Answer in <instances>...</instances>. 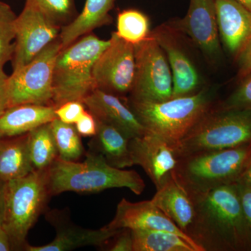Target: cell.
Masks as SVG:
<instances>
[{
  "instance_id": "cell-1",
  "label": "cell",
  "mask_w": 251,
  "mask_h": 251,
  "mask_svg": "<svg viewBox=\"0 0 251 251\" xmlns=\"http://www.w3.org/2000/svg\"><path fill=\"white\" fill-rule=\"evenodd\" d=\"M191 198L194 217L187 235L203 251H248L245 222L236 183Z\"/></svg>"
},
{
  "instance_id": "cell-2",
  "label": "cell",
  "mask_w": 251,
  "mask_h": 251,
  "mask_svg": "<svg viewBox=\"0 0 251 251\" xmlns=\"http://www.w3.org/2000/svg\"><path fill=\"white\" fill-rule=\"evenodd\" d=\"M51 196L64 192L94 193L110 188H126L140 196L145 188L137 172L110 166L100 153L90 151L83 162L67 161L57 157L46 169Z\"/></svg>"
},
{
  "instance_id": "cell-3",
  "label": "cell",
  "mask_w": 251,
  "mask_h": 251,
  "mask_svg": "<svg viewBox=\"0 0 251 251\" xmlns=\"http://www.w3.org/2000/svg\"><path fill=\"white\" fill-rule=\"evenodd\" d=\"M251 163V144L179 157L173 176L191 196L237 182Z\"/></svg>"
},
{
  "instance_id": "cell-4",
  "label": "cell",
  "mask_w": 251,
  "mask_h": 251,
  "mask_svg": "<svg viewBox=\"0 0 251 251\" xmlns=\"http://www.w3.org/2000/svg\"><path fill=\"white\" fill-rule=\"evenodd\" d=\"M214 92L202 88L197 93L158 103L126 101L142 125L173 145L183 139L214 108Z\"/></svg>"
},
{
  "instance_id": "cell-5",
  "label": "cell",
  "mask_w": 251,
  "mask_h": 251,
  "mask_svg": "<svg viewBox=\"0 0 251 251\" xmlns=\"http://www.w3.org/2000/svg\"><path fill=\"white\" fill-rule=\"evenodd\" d=\"M94 34H86L59 52L53 69L52 106L66 102H82L96 90L93 77L94 63L110 45Z\"/></svg>"
},
{
  "instance_id": "cell-6",
  "label": "cell",
  "mask_w": 251,
  "mask_h": 251,
  "mask_svg": "<svg viewBox=\"0 0 251 251\" xmlns=\"http://www.w3.org/2000/svg\"><path fill=\"white\" fill-rule=\"evenodd\" d=\"M251 144V110L215 107L175 145L177 158Z\"/></svg>"
},
{
  "instance_id": "cell-7",
  "label": "cell",
  "mask_w": 251,
  "mask_h": 251,
  "mask_svg": "<svg viewBox=\"0 0 251 251\" xmlns=\"http://www.w3.org/2000/svg\"><path fill=\"white\" fill-rule=\"evenodd\" d=\"M51 197L46 170L5 183L2 226L9 233L13 248L24 249L29 231L45 209Z\"/></svg>"
},
{
  "instance_id": "cell-8",
  "label": "cell",
  "mask_w": 251,
  "mask_h": 251,
  "mask_svg": "<svg viewBox=\"0 0 251 251\" xmlns=\"http://www.w3.org/2000/svg\"><path fill=\"white\" fill-rule=\"evenodd\" d=\"M135 46V74L130 100L158 103L173 98V76L166 54L154 37Z\"/></svg>"
},
{
  "instance_id": "cell-9",
  "label": "cell",
  "mask_w": 251,
  "mask_h": 251,
  "mask_svg": "<svg viewBox=\"0 0 251 251\" xmlns=\"http://www.w3.org/2000/svg\"><path fill=\"white\" fill-rule=\"evenodd\" d=\"M61 50L58 38L30 62L13 72L8 80L10 107L25 103L52 105L54 66Z\"/></svg>"
},
{
  "instance_id": "cell-10",
  "label": "cell",
  "mask_w": 251,
  "mask_h": 251,
  "mask_svg": "<svg viewBox=\"0 0 251 251\" xmlns=\"http://www.w3.org/2000/svg\"><path fill=\"white\" fill-rule=\"evenodd\" d=\"M61 28L34 0H26L16 20L13 72L30 62L46 46L58 39Z\"/></svg>"
},
{
  "instance_id": "cell-11",
  "label": "cell",
  "mask_w": 251,
  "mask_h": 251,
  "mask_svg": "<svg viewBox=\"0 0 251 251\" xmlns=\"http://www.w3.org/2000/svg\"><path fill=\"white\" fill-rule=\"evenodd\" d=\"M110 45L94 63L96 89L122 97L130 93L135 74V46L112 33Z\"/></svg>"
},
{
  "instance_id": "cell-12",
  "label": "cell",
  "mask_w": 251,
  "mask_h": 251,
  "mask_svg": "<svg viewBox=\"0 0 251 251\" xmlns=\"http://www.w3.org/2000/svg\"><path fill=\"white\" fill-rule=\"evenodd\" d=\"M129 150L133 166L143 168L156 190L173 176L177 156L174 145L161 135L148 130L129 140Z\"/></svg>"
},
{
  "instance_id": "cell-13",
  "label": "cell",
  "mask_w": 251,
  "mask_h": 251,
  "mask_svg": "<svg viewBox=\"0 0 251 251\" xmlns=\"http://www.w3.org/2000/svg\"><path fill=\"white\" fill-rule=\"evenodd\" d=\"M168 25L178 32L189 36L209 60L219 57L221 44L215 0H189L184 18Z\"/></svg>"
},
{
  "instance_id": "cell-14",
  "label": "cell",
  "mask_w": 251,
  "mask_h": 251,
  "mask_svg": "<svg viewBox=\"0 0 251 251\" xmlns=\"http://www.w3.org/2000/svg\"><path fill=\"white\" fill-rule=\"evenodd\" d=\"M151 34L166 54L173 76V98L186 97L201 90L197 69L179 40V32L169 25H162Z\"/></svg>"
},
{
  "instance_id": "cell-15",
  "label": "cell",
  "mask_w": 251,
  "mask_h": 251,
  "mask_svg": "<svg viewBox=\"0 0 251 251\" xmlns=\"http://www.w3.org/2000/svg\"><path fill=\"white\" fill-rule=\"evenodd\" d=\"M103 227L111 230L126 228L168 231L184 238L195 248L196 251H203L151 201L131 202L125 198H122L117 204L115 217Z\"/></svg>"
},
{
  "instance_id": "cell-16",
  "label": "cell",
  "mask_w": 251,
  "mask_h": 251,
  "mask_svg": "<svg viewBox=\"0 0 251 251\" xmlns=\"http://www.w3.org/2000/svg\"><path fill=\"white\" fill-rule=\"evenodd\" d=\"M82 103L97 120L115 127L129 140L148 131L126 102L118 96L96 89Z\"/></svg>"
},
{
  "instance_id": "cell-17",
  "label": "cell",
  "mask_w": 251,
  "mask_h": 251,
  "mask_svg": "<svg viewBox=\"0 0 251 251\" xmlns=\"http://www.w3.org/2000/svg\"><path fill=\"white\" fill-rule=\"evenodd\" d=\"M219 37L237 57L251 38V11L237 0H215Z\"/></svg>"
},
{
  "instance_id": "cell-18",
  "label": "cell",
  "mask_w": 251,
  "mask_h": 251,
  "mask_svg": "<svg viewBox=\"0 0 251 251\" xmlns=\"http://www.w3.org/2000/svg\"><path fill=\"white\" fill-rule=\"evenodd\" d=\"M54 222L57 234L52 242L44 246H31L26 244L27 251H66L78 248L97 246L103 247L119 229L111 230L104 227L99 229H85L73 224Z\"/></svg>"
},
{
  "instance_id": "cell-19",
  "label": "cell",
  "mask_w": 251,
  "mask_h": 251,
  "mask_svg": "<svg viewBox=\"0 0 251 251\" xmlns=\"http://www.w3.org/2000/svg\"><path fill=\"white\" fill-rule=\"evenodd\" d=\"M57 118L52 105L25 103L13 105L0 116V138H12L29 133Z\"/></svg>"
},
{
  "instance_id": "cell-20",
  "label": "cell",
  "mask_w": 251,
  "mask_h": 251,
  "mask_svg": "<svg viewBox=\"0 0 251 251\" xmlns=\"http://www.w3.org/2000/svg\"><path fill=\"white\" fill-rule=\"evenodd\" d=\"M151 202L187 235L194 217V205L189 195L173 176L156 190Z\"/></svg>"
},
{
  "instance_id": "cell-21",
  "label": "cell",
  "mask_w": 251,
  "mask_h": 251,
  "mask_svg": "<svg viewBox=\"0 0 251 251\" xmlns=\"http://www.w3.org/2000/svg\"><path fill=\"white\" fill-rule=\"evenodd\" d=\"M116 0H86L82 12L72 22L61 28L59 39L62 49L71 45L74 41L96 28L111 21L109 12L113 9Z\"/></svg>"
},
{
  "instance_id": "cell-22",
  "label": "cell",
  "mask_w": 251,
  "mask_h": 251,
  "mask_svg": "<svg viewBox=\"0 0 251 251\" xmlns=\"http://www.w3.org/2000/svg\"><path fill=\"white\" fill-rule=\"evenodd\" d=\"M34 170L29 152V133L0 138V181L19 179Z\"/></svg>"
},
{
  "instance_id": "cell-23",
  "label": "cell",
  "mask_w": 251,
  "mask_h": 251,
  "mask_svg": "<svg viewBox=\"0 0 251 251\" xmlns=\"http://www.w3.org/2000/svg\"><path fill=\"white\" fill-rule=\"evenodd\" d=\"M97 122V133L90 141V151L100 153L115 168L125 169L133 166L130 140L115 127L99 120Z\"/></svg>"
},
{
  "instance_id": "cell-24",
  "label": "cell",
  "mask_w": 251,
  "mask_h": 251,
  "mask_svg": "<svg viewBox=\"0 0 251 251\" xmlns=\"http://www.w3.org/2000/svg\"><path fill=\"white\" fill-rule=\"evenodd\" d=\"M133 251H196L178 234L161 229H131Z\"/></svg>"
},
{
  "instance_id": "cell-25",
  "label": "cell",
  "mask_w": 251,
  "mask_h": 251,
  "mask_svg": "<svg viewBox=\"0 0 251 251\" xmlns=\"http://www.w3.org/2000/svg\"><path fill=\"white\" fill-rule=\"evenodd\" d=\"M29 152L35 170H46L58 157L50 123L37 127L29 133Z\"/></svg>"
},
{
  "instance_id": "cell-26",
  "label": "cell",
  "mask_w": 251,
  "mask_h": 251,
  "mask_svg": "<svg viewBox=\"0 0 251 251\" xmlns=\"http://www.w3.org/2000/svg\"><path fill=\"white\" fill-rule=\"evenodd\" d=\"M50 125L59 158L67 161H78L85 153V149L75 125L64 123L57 118Z\"/></svg>"
},
{
  "instance_id": "cell-27",
  "label": "cell",
  "mask_w": 251,
  "mask_h": 251,
  "mask_svg": "<svg viewBox=\"0 0 251 251\" xmlns=\"http://www.w3.org/2000/svg\"><path fill=\"white\" fill-rule=\"evenodd\" d=\"M149 18L136 9H126L117 16V33L124 41L133 46L138 45L150 35Z\"/></svg>"
},
{
  "instance_id": "cell-28",
  "label": "cell",
  "mask_w": 251,
  "mask_h": 251,
  "mask_svg": "<svg viewBox=\"0 0 251 251\" xmlns=\"http://www.w3.org/2000/svg\"><path fill=\"white\" fill-rule=\"evenodd\" d=\"M16 18L11 6L0 1V68H4L14 56Z\"/></svg>"
},
{
  "instance_id": "cell-29",
  "label": "cell",
  "mask_w": 251,
  "mask_h": 251,
  "mask_svg": "<svg viewBox=\"0 0 251 251\" xmlns=\"http://www.w3.org/2000/svg\"><path fill=\"white\" fill-rule=\"evenodd\" d=\"M56 24L61 27L75 18L74 0H34Z\"/></svg>"
},
{
  "instance_id": "cell-30",
  "label": "cell",
  "mask_w": 251,
  "mask_h": 251,
  "mask_svg": "<svg viewBox=\"0 0 251 251\" xmlns=\"http://www.w3.org/2000/svg\"><path fill=\"white\" fill-rule=\"evenodd\" d=\"M240 85L219 107L251 110V72L242 78Z\"/></svg>"
},
{
  "instance_id": "cell-31",
  "label": "cell",
  "mask_w": 251,
  "mask_h": 251,
  "mask_svg": "<svg viewBox=\"0 0 251 251\" xmlns=\"http://www.w3.org/2000/svg\"><path fill=\"white\" fill-rule=\"evenodd\" d=\"M245 222L248 251H251V185L240 179L236 182Z\"/></svg>"
},
{
  "instance_id": "cell-32",
  "label": "cell",
  "mask_w": 251,
  "mask_h": 251,
  "mask_svg": "<svg viewBox=\"0 0 251 251\" xmlns=\"http://www.w3.org/2000/svg\"><path fill=\"white\" fill-rule=\"evenodd\" d=\"M86 110L85 105L81 101L66 102L55 108L57 118L69 125H75Z\"/></svg>"
},
{
  "instance_id": "cell-33",
  "label": "cell",
  "mask_w": 251,
  "mask_h": 251,
  "mask_svg": "<svg viewBox=\"0 0 251 251\" xmlns=\"http://www.w3.org/2000/svg\"><path fill=\"white\" fill-rule=\"evenodd\" d=\"M105 244L108 245V247H105V251H133V237H132L131 229L126 228L119 229L118 232Z\"/></svg>"
},
{
  "instance_id": "cell-34",
  "label": "cell",
  "mask_w": 251,
  "mask_h": 251,
  "mask_svg": "<svg viewBox=\"0 0 251 251\" xmlns=\"http://www.w3.org/2000/svg\"><path fill=\"white\" fill-rule=\"evenodd\" d=\"M74 125L81 136L93 137L97 133V120L87 110Z\"/></svg>"
},
{
  "instance_id": "cell-35",
  "label": "cell",
  "mask_w": 251,
  "mask_h": 251,
  "mask_svg": "<svg viewBox=\"0 0 251 251\" xmlns=\"http://www.w3.org/2000/svg\"><path fill=\"white\" fill-rule=\"evenodd\" d=\"M237 59L239 65L238 75L242 79L251 72V38L237 57Z\"/></svg>"
},
{
  "instance_id": "cell-36",
  "label": "cell",
  "mask_w": 251,
  "mask_h": 251,
  "mask_svg": "<svg viewBox=\"0 0 251 251\" xmlns=\"http://www.w3.org/2000/svg\"><path fill=\"white\" fill-rule=\"evenodd\" d=\"M8 80L9 76L0 68V116L10 107Z\"/></svg>"
},
{
  "instance_id": "cell-37",
  "label": "cell",
  "mask_w": 251,
  "mask_h": 251,
  "mask_svg": "<svg viewBox=\"0 0 251 251\" xmlns=\"http://www.w3.org/2000/svg\"><path fill=\"white\" fill-rule=\"evenodd\" d=\"M12 249V243L9 233L2 226H0V251H9Z\"/></svg>"
},
{
  "instance_id": "cell-38",
  "label": "cell",
  "mask_w": 251,
  "mask_h": 251,
  "mask_svg": "<svg viewBox=\"0 0 251 251\" xmlns=\"http://www.w3.org/2000/svg\"><path fill=\"white\" fill-rule=\"evenodd\" d=\"M5 183L0 181V226H2L4 216Z\"/></svg>"
},
{
  "instance_id": "cell-39",
  "label": "cell",
  "mask_w": 251,
  "mask_h": 251,
  "mask_svg": "<svg viewBox=\"0 0 251 251\" xmlns=\"http://www.w3.org/2000/svg\"><path fill=\"white\" fill-rule=\"evenodd\" d=\"M241 179L245 180L247 182L251 185V163Z\"/></svg>"
},
{
  "instance_id": "cell-40",
  "label": "cell",
  "mask_w": 251,
  "mask_h": 251,
  "mask_svg": "<svg viewBox=\"0 0 251 251\" xmlns=\"http://www.w3.org/2000/svg\"><path fill=\"white\" fill-rule=\"evenodd\" d=\"M237 1L251 11V0H237Z\"/></svg>"
}]
</instances>
